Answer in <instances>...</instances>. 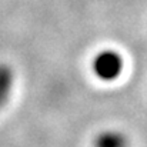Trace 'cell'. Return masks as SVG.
Wrapping results in <instances>:
<instances>
[{
  "label": "cell",
  "instance_id": "3",
  "mask_svg": "<svg viewBox=\"0 0 147 147\" xmlns=\"http://www.w3.org/2000/svg\"><path fill=\"white\" fill-rule=\"evenodd\" d=\"M13 87V71L7 64H0V107L7 101Z\"/></svg>",
  "mask_w": 147,
  "mask_h": 147
},
{
  "label": "cell",
  "instance_id": "2",
  "mask_svg": "<svg viewBox=\"0 0 147 147\" xmlns=\"http://www.w3.org/2000/svg\"><path fill=\"white\" fill-rule=\"evenodd\" d=\"M94 147H129V140L123 133L109 130L100 133L96 137Z\"/></svg>",
  "mask_w": 147,
  "mask_h": 147
},
{
  "label": "cell",
  "instance_id": "1",
  "mask_svg": "<svg viewBox=\"0 0 147 147\" xmlns=\"http://www.w3.org/2000/svg\"><path fill=\"white\" fill-rule=\"evenodd\" d=\"M93 71L100 80L113 82L123 71V59L114 50H103L93 60Z\"/></svg>",
  "mask_w": 147,
  "mask_h": 147
}]
</instances>
